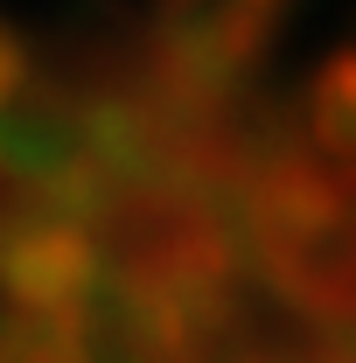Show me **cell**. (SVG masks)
<instances>
[{"label": "cell", "mask_w": 356, "mask_h": 363, "mask_svg": "<svg viewBox=\"0 0 356 363\" xmlns=\"http://www.w3.org/2000/svg\"><path fill=\"white\" fill-rule=\"evenodd\" d=\"M98 286V245L56 210H21L0 245V294L14 315H77Z\"/></svg>", "instance_id": "6da1fadb"}, {"label": "cell", "mask_w": 356, "mask_h": 363, "mask_svg": "<svg viewBox=\"0 0 356 363\" xmlns=\"http://www.w3.org/2000/svg\"><path fill=\"white\" fill-rule=\"evenodd\" d=\"M266 21L259 7L245 0H182L168 14V49H161V77L182 98H223L252 70V56L266 43Z\"/></svg>", "instance_id": "7a4b0ae2"}, {"label": "cell", "mask_w": 356, "mask_h": 363, "mask_svg": "<svg viewBox=\"0 0 356 363\" xmlns=\"http://www.w3.org/2000/svg\"><path fill=\"white\" fill-rule=\"evenodd\" d=\"M252 210H259V224L287 245V252H301V245H321V238H335L343 217H350V189L335 168H321V161H294V154H279L259 189H252Z\"/></svg>", "instance_id": "3957f363"}, {"label": "cell", "mask_w": 356, "mask_h": 363, "mask_svg": "<svg viewBox=\"0 0 356 363\" xmlns=\"http://www.w3.org/2000/svg\"><path fill=\"white\" fill-rule=\"evenodd\" d=\"M308 133L335 168L356 161V49H335L308 77Z\"/></svg>", "instance_id": "277c9868"}, {"label": "cell", "mask_w": 356, "mask_h": 363, "mask_svg": "<svg viewBox=\"0 0 356 363\" xmlns=\"http://www.w3.org/2000/svg\"><path fill=\"white\" fill-rule=\"evenodd\" d=\"M0 363H91L77 315H0Z\"/></svg>", "instance_id": "5b68a950"}, {"label": "cell", "mask_w": 356, "mask_h": 363, "mask_svg": "<svg viewBox=\"0 0 356 363\" xmlns=\"http://www.w3.org/2000/svg\"><path fill=\"white\" fill-rule=\"evenodd\" d=\"M21 84H28V49H21V35H14V28L0 21V119L14 112Z\"/></svg>", "instance_id": "8992f818"}]
</instances>
